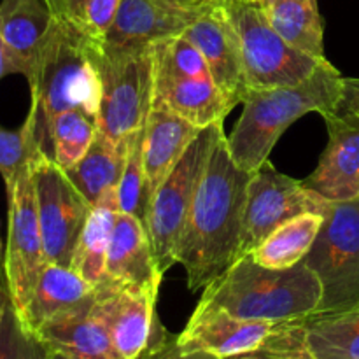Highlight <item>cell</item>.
Masks as SVG:
<instances>
[{"label": "cell", "instance_id": "19", "mask_svg": "<svg viewBox=\"0 0 359 359\" xmlns=\"http://www.w3.org/2000/svg\"><path fill=\"white\" fill-rule=\"evenodd\" d=\"M153 104L163 105L203 130L223 123L235 107L212 77H184L153 65Z\"/></svg>", "mask_w": 359, "mask_h": 359}, {"label": "cell", "instance_id": "12", "mask_svg": "<svg viewBox=\"0 0 359 359\" xmlns=\"http://www.w3.org/2000/svg\"><path fill=\"white\" fill-rule=\"evenodd\" d=\"M294 323H269L241 319L221 309L198 302L186 328L179 333L182 351H198L217 359H230L273 342Z\"/></svg>", "mask_w": 359, "mask_h": 359}, {"label": "cell", "instance_id": "32", "mask_svg": "<svg viewBox=\"0 0 359 359\" xmlns=\"http://www.w3.org/2000/svg\"><path fill=\"white\" fill-rule=\"evenodd\" d=\"M48 351L23 328L13 305L0 326V359H44Z\"/></svg>", "mask_w": 359, "mask_h": 359}, {"label": "cell", "instance_id": "36", "mask_svg": "<svg viewBox=\"0 0 359 359\" xmlns=\"http://www.w3.org/2000/svg\"><path fill=\"white\" fill-rule=\"evenodd\" d=\"M346 98L359 107V79H346Z\"/></svg>", "mask_w": 359, "mask_h": 359}, {"label": "cell", "instance_id": "30", "mask_svg": "<svg viewBox=\"0 0 359 359\" xmlns=\"http://www.w3.org/2000/svg\"><path fill=\"white\" fill-rule=\"evenodd\" d=\"M41 153L35 139L34 119L27 116L23 126L18 130H6L0 126V175L6 189L14 184L25 167Z\"/></svg>", "mask_w": 359, "mask_h": 359}, {"label": "cell", "instance_id": "5", "mask_svg": "<svg viewBox=\"0 0 359 359\" xmlns=\"http://www.w3.org/2000/svg\"><path fill=\"white\" fill-rule=\"evenodd\" d=\"M95 60L102 79L97 132L112 142H121L142 128L149 116L153 104V44L98 41Z\"/></svg>", "mask_w": 359, "mask_h": 359}, {"label": "cell", "instance_id": "31", "mask_svg": "<svg viewBox=\"0 0 359 359\" xmlns=\"http://www.w3.org/2000/svg\"><path fill=\"white\" fill-rule=\"evenodd\" d=\"M121 0H67L63 14L70 23L95 41H105Z\"/></svg>", "mask_w": 359, "mask_h": 359}, {"label": "cell", "instance_id": "34", "mask_svg": "<svg viewBox=\"0 0 359 359\" xmlns=\"http://www.w3.org/2000/svg\"><path fill=\"white\" fill-rule=\"evenodd\" d=\"M139 359H217L210 354L198 353V351H182L179 347L175 337L165 335V332L151 344L149 349L142 354Z\"/></svg>", "mask_w": 359, "mask_h": 359}, {"label": "cell", "instance_id": "27", "mask_svg": "<svg viewBox=\"0 0 359 359\" xmlns=\"http://www.w3.org/2000/svg\"><path fill=\"white\" fill-rule=\"evenodd\" d=\"M118 212V207H93L74 251L70 269L95 287L105 279V262Z\"/></svg>", "mask_w": 359, "mask_h": 359}, {"label": "cell", "instance_id": "16", "mask_svg": "<svg viewBox=\"0 0 359 359\" xmlns=\"http://www.w3.org/2000/svg\"><path fill=\"white\" fill-rule=\"evenodd\" d=\"M105 279L158 294L163 273L158 269L146 223L133 214L118 212L116 216Z\"/></svg>", "mask_w": 359, "mask_h": 359}, {"label": "cell", "instance_id": "17", "mask_svg": "<svg viewBox=\"0 0 359 359\" xmlns=\"http://www.w3.org/2000/svg\"><path fill=\"white\" fill-rule=\"evenodd\" d=\"M203 9L182 7L172 0H121L105 41L112 44H154L177 37Z\"/></svg>", "mask_w": 359, "mask_h": 359}, {"label": "cell", "instance_id": "11", "mask_svg": "<svg viewBox=\"0 0 359 359\" xmlns=\"http://www.w3.org/2000/svg\"><path fill=\"white\" fill-rule=\"evenodd\" d=\"M330 205L332 202L305 186L304 181L280 174L270 161H265L252 172L248 186L238 258L249 255L286 221L309 212L326 216Z\"/></svg>", "mask_w": 359, "mask_h": 359}, {"label": "cell", "instance_id": "45", "mask_svg": "<svg viewBox=\"0 0 359 359\" xmlns=\"http://www.w3.org/2000/svg\"><path fill=\"white\" fill-rule=\"evenodd\" d=\"M44 359H46V358H44Z\"/></svg>", "mask_w": 359, "mask_h": 359}, {"label": "cell", "instance_id": "8", "mask_svg": "<svg viewBox=\"0 0 359 359\" xmlns=\"http://www.w3.org/2000/svg\"><path fill=\"white\" fill-rule=\"evenodd\" d=\"M226 11L237 32L249 90L300 84L326 60L314 58L287 44L258 2L231 0Z\"/></svg>", "mask_w": 359, "mask_h": 359}, {"label": "cell", "instance_id": "42", "mask_svg": "<svg viewBox=\"0 0 359 359\" xmlns=\"http://www.w3.org/2000/svg\"><path fill=\"white\" fill-rule=\"evenodd\" d=\"M277 2H280V0H258V4L263 7V9H265V7L273 6V4H277Z\"/></svg>", "mask_w": 359, "mask_h": 359}, {"label": "cell", "instance_id": "43", "mask_svg": "<svg viewBox=\"0 0 359 359\" xmlns=\"http://www.w3.org/2000/svg\"><path fill=\"white\" fill-rule=\"evenodd\" d=\"M245 2H258V0H245Z\"/></svg>", "mask_w": 359, "mask_h": 359}, {"label": "cell", "instance_id": "35", "mask_svg": "<svg viewBox=\"0 0 359 359\" xmlns=\"http://www.w3.org/2000/svg\"><path fill=\"white\" fill-rule=\"evenodd\" d=\"M7 74H14V72H13V65H11L9 55H7L6 51V46H4L2 37H0V79H2L4 76H7Z\"/></svg>", "mask_w": 359, "mask_h": 359}, {"label": "cell", "instance_id": "40", "mask_svg": "<svg viewBox=\"0 0 359 359\" xmlns=\"http://www.w3.org/2000/svg\"><path fill=\"white\" fill-rule=\"evenodd\" d=\"M172 2L179 4V6H182V7H196L195 0H172ZM200 9H202V7H200Z\"/></svg>", "mask_w": 359, "mask_h": 359}, {"label": "cell", "instance_id": "33", "mask_svg": "<svg viewBox=\"0 0 359 359\" xmlns=\"http://www.w3.org/2000/svg\"><path fill=\"white\" fill-rule=\"evenodd\" d=\"M230 359H314L305 344V321H298L273 342Z\"/></svg>", "mask_w": 359, "mask_h": 359}, {"label": "cell", "instance_id": "14", "mask_svg": "<svg viewBox=\"0 0 359 359\" xmlns=\"http://www.w3.org/2000/svg\"><path fill=\"white\" fill-rule=\"evenodd\" d=\"M156 293L104 279L95 287L93 311L104 321L123 359H139L156 335Z\"/></svg>", "mask_w": 359, "mask_h": 359}, {"label": "cell", "instance_id": "9", "mask_svg": "<svg viewBox=\"0 0 359 359\" xmlns=\"http://www.w3.org/2000/svg\"><path fill=\"white\" fill-rule=\"evenodd\" d=\"M37 156V154H35ZM34 161V160H32ZM32 161L7 188V248L4 279L16 316L27 307L39 276L46 266L44 242L35 202Z\"/></svg>", "mask_w": 359, "mask_h": 359}, {"label": "cell", "instance_id": "38", "mask_svg": "<svg viewBox=\"0 0 359 359\" xmlns=\"http://www.w3.org/2000/svg\"><path fill=\"white\" fill-rule=\"evenodd\" d=\"M231 0H195L196 7H216V6H226Z\"/></svg>", "mask_w": 359, "mask_h": 359}, {"label": "cell", "instance_id": "22", "mask_svg": "<svg viewBox=\"0 0 359 359\" xmlns=\"http://www.w3.org/2000/svg\"><path fill=\"white\" fill-rule=\"evenodd\" d=\"M95 297V286L70 266L46 263L30 300L18 316L23 328L34 335L44 323L86 304Z\"/></svg>", "mask_w": 359, "mask_h": 359}, {"label": "cell", "instance_id": "3", "mask_svg": "<svg viewBox=\"0 0 359 359\" xmlns=\"http://www.w3.org/2000/svg\"><path fill=\"white\" fill-rule=\"evenodd\" d=\"M346 95V77L328 60L294 86L249 90L242 114L228 137L231 156L242 168L256 172L283 133L309 112L333 111Z\"/></svg>", "mask_w": 359, "mask_h": 359}, {"label": "cell", "instance_id": "29", "mask_svg": "<svg viewBox=\"0 0 359 359\" xmlns=\"http://www.w3.org/2000/svg\"><path fill=\"white\" fill-rule=\"evenodd\" d=\"M146 126V125H144ZM144 126L128 135L125 168L118 188L119 212L146 217V172H144Z\"/></svg>", "mask_w": 359, "mask_h": 359}, {"label": "cell", "instance_id": "37", "mask_svg": "<svg viewBox=\"0 0 359 359\" xmlns=\"http://www.w3.org/2000/svg\"><path fill=\"white\" fill-rule=\"evenodd\" d=\"M9 307H11L9 293H7L6 287L0 286V326H2L4 319H6V314L7 311H9Z\"/></svg>", "mask_w": 359, "mask_h": 359}, {"label": "cell", "instance_id": "4", "mask_svg": "<svg viewBox=\"0 0 359 359\" xmlns=\"http://www.w3.org/2000/svg\"><path fill=\"white\" fill-rule=\"evenodd\" d=\"M200 302L241 319L305 321L318 312L321 284L305 262L290 269H266L245 255L203 287Z\"/></svg>", "mask_w": 359, "mask_h": 359}, {"label": "cell", "instance_id": "2", "mask_svg": "<svg viewBox=\"0 0 359 359\" xmlns=\"http://www.w3.org/2000/svg\"><path fill=\"white\" fill-rule=\"evenodd\" d=\"M97 42L69 20L55 16L28 81L32 91L28 116L34 119L42 153L48 154L49 125L60 112L79 109L97 121L102 102L100 70L95 60Z\"/></svg>", "mask_w": 359, "mask_h": 359}, {"label": "cell", "instance_id": "23", "mask_svg": "<svg viewBox=\"0 0 359 359\" xmlns=\"http://www.w3.org/2000/svg\"><path fill=\"white\" fill-rule=\"evenodd\" d=\"M126 151L128 137L121 142H112L97 132L86 154L72 168L65 170L91 207H118V188L125 168Z\"/></svg>", "mask_w": 359, "mask_h": 359}, {"label": "cell", "instance_id": "13", "mask_svg": "<svg viewBox=\"0 0 359 359\" xmlns=\"http://www.w3.org/2000/svg\"><path fill=\"white\" fill-rule=\"evenodd\" d=\"M328 144L305 186L328 202H346L359 196V107L346 95L333 111L323 114Z\"/></svg>", "mask_w": 359, "mask_h": 359}, {"label": "cell", "instance_id": "41", "mask_svg": "<svg viewBox=\"0 0 359 359\" xmlns=\"http://www.w3.org/2000/svg\"><path fill=\"white\" fill-rule=\"evenodd\" d=\"M46 359H72V358H67V356H63V354H58V353H49L48 351Z\"/></svg>", "mask_w": 359, "mask_h": 359}, {"label": "cell", "instance_id": "24", "mask_svg": "<svg viewBox=\"0 0 359 359\" xmlns=\"http://www.w3.org/2000/svg\"><path fill=\"white\" fill-rule=\"evenodd\" d=\"M325 216L302 214L280 224L248 256L266 269H290L304 262L321 231Z\"/></svg>", "mask_w": 359, "mask_h": 359}, {"label": "cell", "instance_id": "6", "mask_svg": "<svg viewBox=\"0 0 359 359\" xmlns=\"http://www.w3.org/2000/svg\"><path fill=\"white\" fill-rule=\"evenodd\" d=\"M304 262L321 284V302L314 316L359 305V196L332 202Z\"/></svg>", "mask_w": 359, "mask_h": 359}, {"label": "cell", "instance_id": "7", "mask_svg": "<svg viewBox=\"0 0 359 359\" xmlns=\"http://www.w3.org/2000/svg\"><path fill=\"white\" fill-rule=\"evenodd\" d=\"M221 133H224L223 123L203 128L198 137L189 144L181 160L161 182L147 205L144 223L149 233L158 269L163 276L177 263L175 255H177L179 238H181L186 217L195 200L207 161Z\"/></svg>", "mask_w": 359, "mask_h": 359}, {"label": "cell", "instance_id": "26", "mask_svg": "<svg viewBox=\"0 0 359 359\" xmlns=\"http://www.w3.org/2000/svg\"><path fill=\"white\" fill-rule=\"evenodd\" d=\"M305 344L314 359H359V305L305 319Z\"/></svg>", "mask_w": 359, "mask_h": 359}, {"label": "cell", "instance_id": "15", "mask_svg": "<svg viewBox=\"0 0 359 359\" xmlns=\"http://www.w3.org/2000/svg\"><path fill=\"white\" fill-rule=\"evenodd\" d=\"M182 35L200 49L221 93L233 105L242 104L249 86L237 32L226 6L205 7Z\"/></svg>", "mask_w": 359, "mask_h": 359}, {"label": "cell", "instance_id": "25", "mask_svg": "<svg viewBox=\"0 0 359 359\" xmlns=\"http://www.w3.org/2000/svg\"><path fill=\"white\" fill-rule=\"evenodd\" d=\"M265 14L287 44L314 58H326L325 21L318 0H280L265 7Z\"/></svg>", "mask_w": 359, "mask_h": 359}, {"label": "cell", "instance_id": "28", "mask_svg": "<svg viewBox=\"0 0 359 359\" xmlns=\"http://www.w3.org/2000/svg\"><path fill=\"white\" fill-rule=\"evenodd\" d=\"M97 137V121L79 111L60 112L49 125L48 156H51L63 170L72 168L86 154Z\"/></svg>", "mask_w": 359, "mask_h": 359}, {"label": "cell", "instance_id": "10", "mask_svg": "<svg viewBox=\"0 0 359 359\" xmlns=\"http://www.w3.org/2000/svg\"><path fill=\"white\" fill-rule=\"evenodd\" d=\"M32 174L46 262L70 266L93 207L72 184L67 172L42 151L32 161Z\"/></svg>", "mask_w": 359, "mask_h": 359}, {"label": "cell", "instance_id": "21", "mask_svg": "<svg viewBox=\"0 0 359 359\" xmlns=\"http://www.w3.org/2000/svg\"><path fill=\"white\" fill-rule=\"evenodd\" d=\"M202 132L163 105L151 104L144 126V172H146V209L154 193L177 165L189 144Z\"/></svg>", "mask_w": 359, "mask_h": 359}, {"label": "cell", "instance_id": "44", "mask_svg": "<svg viewBox=\"0 0 359 359\" xmlns=\"http://www.w3.org/2000/svg\"><path fill=\"white\" fill-rule=\"evenodd\" d=\"M0 249H2V244H0Z\"/></svg>", "mask_w": 359, "mask_h": 359}, {"label": "cell", "instance_id": "18", "mask_svg": "<svg viewBox=\"0 0 359 359\" xmlns=\"http://www.w3.org/2000/svg\"><path fill=\"white\" fill-rule=\"evenodd\" d=\"M91 298L86 304L49 319L34 333L49 353L72 359H123L114 347L104 321L93 311Z\"/></svg>", "mask_w": 359, "mask_h": 359}, {"label": "cell", "instance_id": "20", "mask_svg": "<svg viewBox=\"0 0 359 359\" xmlns=\"http://www.w3.org/2000/svg\"><path fill=\"white\" fill-rule=\"evenodd\" d=\"M55 13L48 0H2L0 37L14 74L32 79Z\"/></svg>", "mask_w": 359, "mask_h": 359}, {"label": "cell", "instance_id": "1", "mask_svg": "<svg viewBox=\"0 0 359 359\" xmlns=\"http://www.w3.org/2000/svg\"><path fill=\"white\" fill-rule=\"evenodd\" d=\"M251 175L235 161L228 137L221 133L200 179L175 255L191 291L209 286L238 259Z\"/></svg>", "mask_w": 359, "mask_h": 359}, {"label": "cell", "instance_id": "39", "mask_svg": "<svg viewBox=\"0 0 359 359\" xmlns=\"http://www.w3.org/2000/svg\"><path fill=\"white\" fill-rule=\"evenodd\" d=\"M48 4H49V7H51L53 13H55V16H62L63 9H65L67 0H48Z\"/></svg>", "mask_w": 359, "mask_h": 359}]
</instances>
